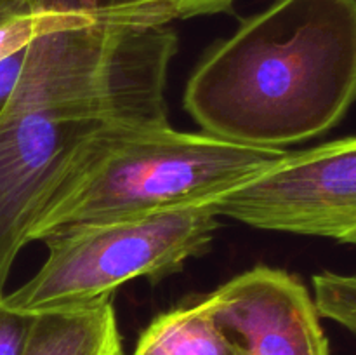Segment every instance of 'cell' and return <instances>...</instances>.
<instances>
[{
    "label": "cell",
    "mask_w": 356,
    "mask_h": 355,
    "mask_svg": "<svg viewBox=\"0 0 356 355\" xmlns=\"http://www.w3.org/2000/svg\"><path fill=\"white\" fill-rule=\"evenodd\" d=\"M24 52H26V47L0 59V113L7 106L14 89H16L21 68H23Z\"/></svg>",
    "instance_id": "13"
},
{
    "label": "cell",
    "mask_w": 356,
    "mask_h": 355,
    "mask_svg": "<svg viewBox=\"0 0 356 355\" xmlns=\"http://www.w3.org/2000/svg\"><path fill=\"white\" fill-rule=\"evenodd\" d=\"M101 125L9 106L0 113V292L35 221Z\"/></svg>",
    "instance_id": "6"
},
{
    "label": "cell",
    "mask_w": 356,
    "mask_h": 355,
    "mask_svg": "<svg viewBox=\"0 0 356 355\" xmlns=\"http://www.w3.org/2000/svg\"><path fill=\"white\" fill-rule=\"evenodd\" d=\"M356 103V0H275L195 70L184 106L204 132L282 148Z\"/></svg>",
    "instance_id": "1"
},
{
    "label": "cell",
    "mask_w": 356,
    "mask_h": 355,
    "mask_svg": "<svg viewBox=\"0 0 356 355\" xmlns=\"http://www.w3.org/2000/svg\"><path fill=\"white\" fill-rule=\"evenodd\" d=\"M218 218L356 246V136L287 155L209 202Z\"/></svg>",
    "instance_id": "5"
},
{
    "label": "cell",
    "mask_w": 356,
    "mask_h": 355,
    "mask_svg": "<svg viewBox=\"0 0 356 355\" xmlns=\"http://www.w3.org/2000/svg\"><path fill=\"white\" fill-rule=\"evenodd\" d=\"M26 3L28 0H0V16H3L7 13H13L16 9H21Z\"/></svg>",
    "instance_id": "14"
},
{
    "label": "cell",
    "mask_w": 356,
    "mask_h": 355,
    "mask_svg": "<svg viewBox=\"0 0 356 355\" xmlns=\"http://www.w3.org/2000/svg\"><path fill=\"white\" fill-rule=\"evenodd\" d=\"M35 28L9 103L61 120L167 122L177 51L167 0H28Z\"/></svg>",
    "instance_id": "2"
},
{
    "label": "cell",
    "mask_w": 356,
    "mask_h": 355,
    "mask_svg": "<svg viewBox=\"0 0 356 355\" xmlns=\"http://www.w3.org/2000/svg\"><path fill=\"white\" fill-rule=\"evenodd\" d=\"M35 315L10 308L0 292V355H23Z\"/></svg>",
    "instance_id": "11"
},
{
    "label": "cell",
    "mask_w": 356,
    "mask_h": 355,
    "mask_svg": "<svg viewBox=\"0 0 356 355\" xmlns=\"http://www.w3.org/2000/svg\"><path fill=\"white\" fill-rule=\"evenodd\" d=\"M316 310L320 317L341 324L356 334V277L355 275L318 274L313 277Z\"/></svg>",
    "instance_id": "10"
},
{
    "label": "cell",
    "mask_w": 356,
    "mask_h": 355,
    "mask_svg": "<svg viewBox=\"0 0 356 355\" xmlns=\"http://www.w3.org/2000/svg\"><path fill=\"white\" fill-rule=\"evenodd\" d=\"M172 7L176 19L209 16V14L228 13L238 0H167Z\"/></svg>",
    "instance_id": "12"
},
{
    "label": "cell",
    "mask_w": 356,
    "mask_h": 355,
    "mask_svg": "<svg viewBox=\"0 0 356 355\" xmlns=\"http://www.w3.org/2000/svg\"><path fill=\"white\" fill-rule=\"evenodd\" d=\"M23 355H124L111 299L37 313Z\"/></svg>",
    "instance_id": "8"
},
{
    "label": "cell",
    "mask_w": 356,
    "mask_h": 355,
    "mask_svg": "<svg viewBox=\"0 0 356 355\" xmlns=\"http://www.w3.org/2000/svg\"><path fill=\"white\" fill-rule=\"evenodd\" d=\"M134 355H247L197 303L156 317L139 338Z\"/></svg>",
    "instance_id": "9"
},
{
    "label": "cell",
    "mask_w": 356,
    "mask_h": 355,
    "mask_svg": "<svg viewBox=\"0 0 356 355\" xmlns=\"http://www.w3.org/2000/svg\"><path fill=\"white\" fill-rule=\"evenodd\" d=\"M218 226L209 202H200L70 230L45 242L40 270L3 299L31 315L111 299L125 282L179 270L207 249Z\"/></svg>",
    "instance_id": "4"
},
{
    "label": "cell",
    "mask_w": 356,
    "mask_h": 355,
    "mask_svg": "<svg viewBox=\"0 0 356 355\" xmlns=\"http://www.w3.org/2000/svg\"><path fill=\"white\" fill-rule=\"evenodd\" d=\"M287 155L193 134L169 124H104L87 139L30 232L47 242L70 230L163 209L211 202Z\"/></svg>",
    "instance_id": "3"
},
{
    "label": "cell",
    "mask_w": 356,
    "mask_h": 355,
    "mask_svg": "<svg viewBox=\"0 0 356 355\" xmlns=\"http://www.w3.org/2000/svg\"><path fill=\"white\" fill-rule=\"evenodd\" d=\"M198 303L247 355H329L312 294L284 270L256 267Z\"/></svg>",
    "instance_id": "7"
}]
</instances>
